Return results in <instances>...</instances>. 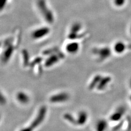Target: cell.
Returning a JSON list of instances; mask_svg holds the SVG:
<instances>
[{
  "label": "cell",
  "instance_id": "cell-1",
  "mask_svg": "<svg viewBox=\"0 0 131 131\" xmlns=\"http://www.w3.org/2000/svg\"><path fill=\"white\" fill-rule=\"evenodd\" d=\"M112 79L109 75H103L101 74H96L90 80L88 85V88L90 91H96L97 92H104L107 90Z\"/></svg>",
  "mask_w": 131,
  "mask_h": 131
},
{
  "label": "cell",
  "instance_id": "cell-2",
  "mask_svg": "<svg viewBox=\"0 0 131 131\" xmlns=\"http://www.w3.org/2000/svg\"><path fill=\"white\" fill-rule=\"evenodd\" d=\"M47 115V106L46 105L41 106L29 124L21 128L19 131H35L43 124L46 119Z\"/></svg>",
  "mask_w": 131,
  "mask_h": 131
},
{
  "label": "cell",
  "instance_id": "cell-3",
  "mask_svg": "<svg viewBox=\"0 0 131 131\" xmlns=\"http://www.w3.org/2000/svg\"><path fill=\"white\" fill-rule=\"evenodd\" d=\"M43 55L47 56L43 60V67L46 68H52L59 63L64 59V55L63 52L59 50L53 48L52 50H47L43 53Z\"/></svg>",
  "mask_w": 131,
  "mask_h": 131
},
{
  "label": "cell",
  "instance_id": "cell-4",
  "mask_svg": "<svg viewBox=\"0 0 131 131\" xmlns=\"http://www.w3.org/2000/svg\"><path fill=\"white\" fill-rule=\"evenodd\" d=\"M13 42L14 39L12 37H9L4 40V50L2 52L1 55L2 62L4 64L9 62L15 50L16 47L13 44Z\"/></svg>",
  "mask_w": 131,
  "mask_h": 131
},
{
  "label": "cell",
  "instance_id": "cell-5",
  "mask_svg": "<svg viewBox=\"0 0 131 131\" xmlns=\"http://www.w3.org/2000/svg\"><path fill=\"white\" fill-rule=\"evenodd\" d=\"M92 54L97 62L102 63L110 58L112 51L108 47H96L92 50Z\"/></svg>",
  "mask_w": 131,
  "mask_h": 131
},
{
  "label": "cell",
  "instance_id": "cell-6",
  "mask_svg": "<svg viewBox=\"0 0 131 131\" xmlns=\"http://www.w3.org/2000/svg\"><path fill=\"white\" fill-rule=\"evenodd\" d=\"M37 6L40 12L47 23L52 24L54 21V15L47 5L46 0H38Z\"/></svg>",
  "mask_w": 131,
  "mask_h": 131
},
{
  "label": "cell",
  "instance_id": "cell-7",
  "mask_svg": "<svg viewBox=\"0 0 131 131\" xmlns=\"http://www.w3.org/2000/svg\"><path fill=\"white\" fill-rule=\"evenodd\" d=\"M71 95L67 91L54 93L49 97V102L52 104H62L67 103L70 100Z\"/></svg>",
  "mask_w": 131,
  "mask_h": 131
},
{
  "label": "cell",
  "instance_id": "cell-8",
  "mask_svg": "<svg viewBox=\"0 0 131 131\" xmlns=\"http://www.w3.org/2000/svg\"><path fill=\"white\" fill-rule=\"evenodd\" d=\"M75 117V127H84L89 120V114L86 110H81L77 113Z\"/></svg>",
  "mask_w": 131,
  "mask_h": 131
},
{
  "label": "cell",
  "instance_id": "cell-9",
  "mask_svg": "<svg viewBox=\"0 0 131 131\" xmlns=\"http://www.w3.org/2000/svg\"><path fill=\"white\" fill-rule=\"evenodd\" d=\"M15 99L21 105H27L31 102V96L27 92L24 91H18L15 95Z\"/></svg>",
  "mask_w": 131,
  "mask_h": 131
},
{
  "label": "cell",
  "instance_id": "cell-10",
  "mask_svg": "<svg viewBox=\"0 0 131 131\" xmlns=\"http://www.w3.org/2000/svg\"><path fill=\"white\" fill-rule=\"evenodd\" d=\"M81 29V25L79 23L74 24L69 31L68 34V38L69 40H74L78 39H80L84 37V35L80 34Z\"/></svg>",
  "mask_w": 131,
  "mask_h": 131
},
{
  "label": "cell",
  "instance_id": "cell-11",
  "mask_svg": "<svg viewBox=\"0 0 131 131\" xmlns=\"http://www.w3.org/2000/svg\"><path fill=\"white\" fill-rule=\"evenodd\" d=\"M80 49V45L77 41L72 40L65 46V51L67 54L71 55H75L79 52Z\"/></svg>",
  "mask_w": 131,
  "mask_h": 131
},
{
  "label": "cell",
  "instance_id": "cell-12",
  "mask_svg": "<svg viewBox=\"0 0 131 131\" xmlns=\"http://www.w3.org/2000/svg\"><path fill=\"white\" fill-rule=\"evenodd\" d=\"M50 32V28L47 27L38 28L32 33V37L34 39L38 40L44 38Z\"/></svg>",
  "mask_w": 131,
  "mask_h": 131
},
{
  "label": "cell",
  "instance_id": "cell-13",
  "mask_svg": "<svg viewBox=\"0 0 131 131\" xmlns=\"http://www.w3.org/2000/svg\"><path fill=\"white\" fill-rule=\"evenodd\" d=\"M109 128V122L104 118L98 120L95 125V131H107Z\"/></svg>",
  "mask_w": 131,
  "mask_h": 131
},
{
  "label": "cell",
  "instance_id": "cell-14",
  "mask_svg": "<svg viewBox=\"0 0 131 131\" xmlns=\"http://www.w3.org/2000/svg\"><path fill=\"white\" fill-rule=\"evenodd\" d=\"M124 113L125 109L124 108H118L110 115L109 117V120L111 122H116L120 120V118L124 116Z\"/></svg>",
  "mask_w": 131,
  "mask_h": 131
},
{
  "label": "cell",
  "instance_id": "cell-15",
  "mask_svg": "<svg viewBox=\"0 0 131 131\" xmlns=\"http://www.w3.org/2000/svg\"><path fill=\"white\" fill-rule=\"evenodd\" d=\"M63 120L71 126L75 127L74 115L71 113H65L63 115Z\"/></svg>",
  "mask_w": 131,
  "mask_h": 131
},
{
  "label": "cell",
  "instance_id": "cell-16",
  "mask_svg": "<svg viewBox=\"0 0 131 131\" xmlns=\"http://www.w3.org/2000/svg\"><path fill=\"white\" fill-rule=\"evenodd\" d=\"M126 49L125 44L121 42H117L114 45V50L117 54H121L122 52H124Z\"/></svg>",
  "mask_w": 131,
  "mask_h": 131
},
{
  "label": "cell",
  "instance_id": "cell-17",
  "mask_svg": "<svg viewBox=\"0 0 131 131\" xmlns=\"http://www.w3.org/2000/svg\"><path fill=\"white\" fill-rule=\"evenodd\" d=\"M125 0H114V3L117 7H121L124 5Z\"/></svg>",
  "mask_w": 131,
  "mask_h": 131
},
{
  "label": "cell",
  "instance_id": "cell-18",
  "mask_svg": "<svg viewBox=\"0 0 131 131\" xmlns=\"http://www.w3.org/2000/svg\"><path fill=\"white\" fill-rule=\"evenodd\" d=\"M7 2L8 0H0V8H1V10H2L3 8L6 6Z\"/></svg>",
  "mask_w": 131,
  "mask_h": 131
}]
</instances>
